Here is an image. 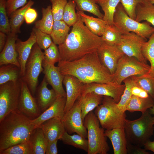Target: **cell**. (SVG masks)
Wrapping results in <instances>:
<instances>
[{"mask_svg": "<svg viewBox=\"0 0 154 154\" xmlns=\"http://www.w3.org/2000/svg\"><path fill=\"white\" fill-rule=\"evenodd\" d=\"M146 40L134 33L131 32L123 34L120 41L117 46L125 54L135 57L139 61L147 64V60L141 51L142 47Z\"/></svg>", "mask_w": 154, "mask_h": 154, "instance_id": "cell-12", "label": "cell"}, {"mask_svg": "<svg viewBox=\"0 0 154 154\" xmlns=\"http://www.w3.org/2000/svg\"><path fill=\"white\" fill-rule=\"evenodd\" d=\"M29 140L33 145L34 154H45L48 141L40 127L34 129Z\"/></svg>", "mask_w": 154, "mask_h": 154, "instance_id": "cell-29", "label": "cell"}, {"mask_svg": "<svg viewBox=\"0 0 154 154\" xmlns=\"http://www.w3.org/2000/svg\"><path fill=\"white\" fill-rule=\"evenodd\" d=\"M44 53L36 43L33 46L27 62L24 74L21 79L26 84L31 94L36 92L39 75L43 70Z\"/></svg>", "mask_w": 154, "mask_h": 154, "instance_id": "cell-9", "label": "cell"}, {"mask_svg": "<svg viewBox=\"0 0 154 154\" xmlns=\"http://www.w3.org/2000/svg\"><path fill=\"white\" fill-rule=\"evenodd\" d=\"M35 129L31 119L17 109L0 122V151L27 141Z\"/></svg>", "mask_w": 154, "mask_h": 154, "instance_id": "cell-3", "label": "cell"}, {"mask_svg": "<svg viewBox=\"0 0 154 154\" xmlns=\"http://www.w3.org/2000/svg\"><path fill=\"white\" fill-rule=\"evenodd\" d=\"M39 127L48 141L60 140L66 131L62 119L57 117L48 119Z\"/></svg>", "mask_w": 154, "mask_h": 154, "instance_id": "cell-21", "label": "cell"}, {"mask_svg": "<svg viewBox=\"0 0 154 154\" xmlns=\"http://www.w3.org/2000/svg\"><path fill=\"white\" fill-rule=\"evenodd\" d=\"M62 120L68 133L71 134L76 133L85 138H87V129L81 116V101L79 98L72 107L64 114Z\"/></svg>", "mask_w": 154, "mask_h": 154, "instance_id": "cell-11", "label": "cell"}, {"mask_svg": "<svg viewBox=\"0 0 154 154\" xmlns=\"http://www.w3.org/2000/svg\"><path fill=\"white\" fill-rule=\"evenodd\" d=\"M135 21L141 22L145 20L154 26V4L149 0H143L135 9Z\"/></svg>", "mask_w": 154, "mask_h": 154, "instance_id": "cell-26", "label": "cell"}, {"mask_svg": "<svg viewBox=\"0 0 154 154\" xmlns=\"http://www.w3.org/2000/svg\"><path fill=\"white\" fill-rule=\"evenodd\" d=\"M21 90L18 110L31 119L38 117L41 111L36 100L33 97L26 84L20 79Z\"/></svg>", "mask_w": 154, "mask_h": 154, "instance_id": "cell-14", "label": "cell"}, {"mask_svg": "<svg viewBox=\"0 0 154 154\" xmlns=\"http://www.w3.org/2000/svg\"><path fill=\"white\" fill-rule=\"evenodd\" d=\"M150 68V66L147 64L139 61L135 57L124 54L119 60L116 71L112 75V83L121 85L128 77L147 74Z\"/></svg>", "mask_w": 154, "mask_h": 154, "instance_id": "cell-8", "label": "cell"}, {"mask_svg": "<svg viewBox=\"0 0 154 154\" xmlns=\"http://www.w3.org/2000/svg\"><path fill=\"white\" fill-rule=\"evenodd\" d=\"M42 66L44 77L48 84L52 87L57 97H66V93L62 85L64 76L61 72L58 66L50 64L43 60Z\"/></svg>", "mask_w": 154, "mask_h": 154, "instance_id": "cell-16", "label": "cell"}, {"mask_svg": "<svg viewBox=\"0 0 154 154\" xmlns=\"http://www.w3.org/2000/svg\"><path fill=\"white\" fill-rule=\"evenodd\" d=\"M34 3L33 1L29 0L25 5L16 10L10 15L9 21L11 33L15 34L21 33L20 29L25 20V13Z\"/></svg>", "mask_w": 154, "mask_h": 154, "instance_id": "cell-27", "label": "cell"}, {"mask_svg": "<svg viewBox=\"0 0 154 154\" xmlns=\"http://www.w3.org/2000/svg\"><path fill=\"white\" fill-rule=\"evenodd\" d=\"M127 152L128 154H149L150 153L144 148L139 146L132 144L127 141Z\"/></svg>", "mask_w": 154, "mask_h": 154, "instance_id": "cell-48", "label": "cell"}, {"mask_svg": "<svg viewBox=\"0 0 154 154\" xmlns=\"http://www.w3.org/2000/svg\"><path fill=\"white\" fill-rule=\"evenodd\" d=\"M105 136L111 142L114 154H127V140L124 127L105 129Z\"/></svg>", "mask_w": 154, "mask_h": 154, "instance_id": "cell-22", "label": "cell"}, {"mask_svg": "<svg viewBox=\"0 0 154 154\" xmlns=\"http://www.w3.org/2000/svg\"><path fill=\"white\" fill-rule=\"evenodd\" d=\"M44 60L51 65H54L56 63L61 61L59 51L57 45L53 42L43 52Z\"/></svg>", "mask_w": 154, "mask_h": 154, "instance_id": "cell-42", "label": "cell"}, {"mask_svg": "<svg viewBox=\"0 0 154 154\" xmlns=\"http://www.w3.org/2000/svg\"><path fill=\"white\" fill-rule=\"evenodd\" d=\"M143 146L146 150L151 151L154 153V141L148 140L145 143Z\"/></svg>", "mask_w": 154, "mask_h": 154, "instance_id": "cell-53", "label": "cell"}, {"mask_svg": "<svg viewBox=\"0 0 154 154\" xmlns=\"http://www.w3.org/2000/svg\"><path fill=\"white\" fill-rule=\"evenodd\" d=\"M52 4L51 10L54 21L62 20L67 0H50Z\"/></svg>", "mask_w": 154, "mask_h": 154, "instance_id": "cell-45", "label": "cell"}, {"mask_svg": "<svg viewBox=\"0 0 154 154\" xmlns=\"http://www.w3.org/2000/svg\"><path fill=\"white\" fill-rule=\"evenodd\" d=\"M95 114L105 129L124 127L125 112L119 109L117 103L110 97L103 96L102 104L96 108Z\"/></svg>", "mask_w": 154, "mask_h": 154, "instance_id": "cell-5", "label": "cell"}, {"mask_svg": "<svg viewBox=\"0 0 154 154\" xmlns=\"http://www.w3.org/2000/svg\"><path fill=\"white\" fill-rule=\"evenodd\" d=\"M58 66L63 75L74 76L84 84L112 83L113 75L102 64L97 51L74 60L60 61Z\"/></svg>", "mask_w": 154, "mask_h": 154, "instance_id": "cell-2", "label": "cell"}, {"mask_svg": "<svg viewBox=\"0 0 154 154\" xmlns=\"http://www.w3.org/2000/svg\"><path fill=\"white\" fill-rule=\"evenodd\" d=\"M150 2L154 4V0H149Z\"/></svg>", "mask_w": 154, "mask_h": 154, "instance_id": "cell-55", "label": "cell"}, {"mask_svg": "<svg viewBox=\"0 0 154 154\" xmlns=\"http://www.w3.org/2000/svg\"><path fill=\"white\" fill-rule=\"evenodd\" d=\"M122 34L114 24H107L101 37L103 42L111 45L117 46L120 42Z\"/></svg>", "mask_w": 154, "mask_h": 154, "instance_id": "cell-35", "label": "cell"}, {"mask_svg": "<svg viewBox=\"0 0 154 154\" xmlns=\"http://www.w3.org/2000/svg\"><path fill=\"white\" fill-rule=\"evenodd\" d=\"M21 78L20 67L11 64L0 66V85L10 81L16 82Z\"/></svg>", "mask_w": 154, "mask_h": 154, "instance_id": "cell-28", "label": "cell"}, {"mask_svg": "<svg viewBox=\"0 0 154 154\" xmlns=\"http://www.w3.org/2000/svg\"><path fill=\"white\" fill-rule=\"evenodd\" d=\"M18 37L17 34L11 33L7 35L6 43L0 52V66L11 64L20 68L18 59V54L15 47V43Z\"/></svg>", "mask_w": 154, "mask_h": 154, "instance_id": "cell-20", "label": "cell"}, {"mask_svg": "<svg viewBox=\"0 0 154 154\" xmlns=\"http://www.w3.org/2000/svg\"><path fill=\"white\" fill-rule=\"evenodd\" d=\"M104 12L103 19L108 25L114 24L113 18L116 8L120 0H95Z\"/></svg>", "mask_w": 154, "mask_h": 154, "instance_id": "cell-33", "label": "cell"}, {"mask_svg": "<svg viewBox=\"0 0 154 154\" xmlns=\"http://www.w3.org/2000/svg\"><path fill=\"white\" fill-rule=\"evenodd\" d=\"M84 123L88 132V154H107L110 148L105 135V129L95 113L92 111L89 112L85 117Z\"/></svg>", "mask_w": 154, "mask_h": 154, "instance_id": "cell-6", "label": "cell"}, {"mask_svg": "<svg viewBox=\"0 0 154 154\" xmlns=\"http://www.w3.org/2000/svg\"><path fill=\"white\" fill-rule=\"evenodd\" d=\"M113 22L122 34L133 32L147 39L154 33V27L149 22H139L130 17L120 3L115 11Z\"/></svg>", "mask_w": 154, "mask_h": 154, "instance_id": "cell-7", "label": "cell"}, {"mask_svg": "<svg viewBox=\"0 0 154 154\" xmlns=\"http://www.w3.org/2000/svg\"><path fill=\"white\" fill-rule=\"evenodd\" d=\"M27 0H6L7 12L9 17L17 9L25 5Z\"/></svg>", "mask_w": 154, "mask_h": 154, "instance_id": "cell-47", "label": "cell"}, {"mask_svg": "<svg viewBox=\"0 0 154 154\" xmlns=\"http://www.w3.org/2000/svg\"><path fill=\"white\" fill-rule=\"evenodd\" d=\"M154 105V100L150 96L142 98L132 95L126 110L131 112L139 111L143 113Z\"/></svg>", "mask_w": 154, "mask_h": 154, "instance_id": "cell-31", "label": "cell"}, {"mask_svg": "<svg viewBox=\"0 0 154 154\" xmlns=\"http://www.w3.org/2000/svg\"><path fill=\"white\" fill-rule=\"evenodd\" d=\"M58 140L48 141L46 147L45 154H57L58 153L57 148Z\"/></svg>", "mask_w": 154, "mask_h": 154, "instance_id": "cell-51", "label": "cell"}, {"mask_svg": "<svg viewBox=\"0 0 154 154\" xmlns=\"http://www.w3.org/2000/svg\"><path fill=\"white\" fill-rule=\"evenodd\" d=\"M7 35L5 33L0 31V52L3 49L6 42Z\"/></svg>", "mask_w": 154, "mask_h": 154, "instance_id": "cell-52", "label": "cell"}, {"mask_svg": "<svg viewBox=\"0 0 154 154\" xmlns=\"http://www.w3.org/2000/svg\"><path fill=\"white\" fill-rule=\"evenodd\" d=\"M143 0H120V3L128 16L135 20V9L137 5Z\"/></svg>", "mask_w": 154, "mask_h": 154, "instance_id": "cell-46", "label": "cell"}, {"mask_svg": "<svg viewBox=\"0 0 154 154\" xmlns=\"http://www.w3.org/2000/svg\"><path fill=\"white\" fill-rule=\"evenodd\" d=\"M142 114L134 120L126 119L124 126L127 141L141 147L149 140L154 130L153 117L149 109Z\"/></svg>", "mask_w": 154, "mask_h": 154, "instance_id": "cell-4", "label": "cell"}, {"mask_svg": "<svg viewBox=\"0 0 154 154\" xmlns=\"http://www.w3.org/2000/svg\"><path fill=\"white\" fill-rule=\"evenodd\" d=\"M149 110L150 113L151 114V115H153L154 116L153 117V120L154 127V105H153L151 107L149 108Z\"/></svg>", "mask_w": 154, "mask_h": 154, "instance_id": "cell-54", "label": "cell"}, {"mask_svg": "<svg viewBox=\"0 0 154 154\" xmlns=\"http://www.w3.org/2000/svg\"><path fill=\"white\" fill-rule=\"evenodd\" d=\"M77 12L83 22L91 32L99 36H102L107 24L103 19L88 15L83 11H78Z\"/></svg>", "mask_w": 154, "mask_h": 154, "instance_id": "cell-25", "label": "cell"}, {"mask_svg": "<svg viewBox=\"0 0 154 154\" xmlns=\"http://www.w3.org/2000/svg\"><path fill=\"white\" fill-rule=\"evenodd\" d=\"M48 83L44 77L40 85L37 87V101L41 111L43 112L55 102L57 96L54 90L49 89Z\"/></svg>", "mask_w": 154, "mask_h": 154, "instance_id": "cell-23", "label": "cell"}, {"mask_svg": "<svg viewBox=\"0 0 154 154\" xmlns=\"http://www.w3.org/2000/svg\"><path fill=\"white\" fill-rule=\"evenodd\" d=\"M66 97H58L54 103L37 118L31 119L35 129L45 121L54 117L62 119L64 114Z\"/></svg>", "mask_w": 154, "mask_h": 154, "instance_id": "cell-18", "label": "cell"}, {"mask_svg": "<svg viewBox=\"0 0 154 154\" xmlns=\"http://www.w3.org/2000/svg\"><path fill=\"white\" fill-rule=\"evenodd\" d=\"M20 80L0 85V122L10 113L18 108L21 90Z\"/></svg>", "mask_w": 154, "mask_h": 154, "instance_id": "cell-10", "label": "cell"}, {"mask_svg": "<svg viewBox=\"0 0 154 154\" xmlns=\"http://www.w3.org/2000/svg\"><path fill=\"white\" fill-rule=\"evenodd\" d=\"M42 18L35 23V27L42 32L50 35L52 31L54 20L51 10V6L48 5L41 9Z\"/></svg>", "mask_w": 154, "mask_h": 154, "instance_id": "cell-30", "label": "cell"}, {"mask_svg": "<svg viewBox=\"0 0 154 154\" xmlns=\"http://www.w3.org/2000/svg\"><path fill=\"white\" fill-rule=\"evenodd\" d=\"M36 43L35 35L32 30L29 38L25 41L18 38L15 47L18 54V60L20 65L21 77L23 76L27 62L34 45Z\"/></svg>", "mask_w": 154, "mask_h": 154, "instance_id": "cell-19", "label": "cell"}, {"mask_svg": "<svg viewBox=\"0 0 154 154\" xmlns=\"http://www.w3.org/2000/svg\"><path fill=\"white\" fill-rule=\"evenodd\" d=\"M37 16V13L36 10L31 7H30L25 13V20L27 24H31L35 21Z\"/></svg>", "mask_w": 154, "mask_h": 154, "instance_id": "cell-49", "label": "cell"}, {"mask_svg": "<svg viewBox=\"0 0 154 154\" xmlns=\"http://www.w3.org/2000/svg\"><path fill=\"white\" fill-rule=\"evenodd\" d=\"M63 83L66 88V96L65 113L81 96L84 84L75 77L69 75L64 76Z\"/></svg>", "mask_w": 154, "mask_h": 154, "instance_id": "cell-17", "label": "cell"}, {"mask_svg": "<svg viewBox=\"0 0 154 154\" xmlns=\"http://www.w3.org/2000/svg\"><path fill=\"white\" fill-rule=\"evenodd\" d=\"M125 88L124 84L117 85L112 83L96 82L84 84L81 96H84L88 93H93L103 96L110 97L117 103L121 99Z\"/></svg>", "mask_w": 154, "mask_h": 154, "instance_id": "cell-13", "label": "cell"}, {"mask_svg": "<svg viewBox=\"0 0 154 154\" xmlns=\"http://www.w3.org/2000/svg\"><path fill=\"white\" fill-rule=\"evenodd\" d=\"M97 52L101 62L112 75L114 73L119 60L125 54L117 46L104 42Z\"/></svg>", "mask_w": 154, "mask_h": 154, "instance_id": "cell-15", "label": "cell"}, {"mask_svg": "<svg viewBox=\"0 0 154 154\" xmlns=\"http://www.w3.org/2000/svg\"><path fill=\"white\" fill-rule=\"evenodd\" d=\"M148 41L143 44L141 49L142 54L150 64V68L147 74L154 76V33H153Z\"/></svg>", "mask_w": 154, "mask_h": 154, "instance_id": "cell-37", "label": "cell"}, {"mask_svg": "<svg viewBox=\"0 0 154 154\" xmlns=\"http://www.w3.org/2000/svg\"><path fill=\"white\" fill-rule=\"evenodd\" d=\"M131 77L135 85L146 91L154 100V76L146 74Z\"/></svg>", "mask_w": 154, "mask_h": 154, "instance_id": "cell-36", "label": "cell"}, {"mask_svg": "<svg viewBox=\"0 0 154 154\" xmlns=\"http://www.w3.org/2000/svg\"><path fill=\"white\" fill-rule=\"evenodd\" d=\"M123 82L125 88L120 101L117 103V105L119 109L125 112L126 107L133 95L131 92V88L135 85L131 77L126 78Z\"/></svg>", "mask_w": 154, "mask_h": 154, "instance_id": "cell-41", "label": "cell"}, {"mask_svg": "<svg viewBox=\"0 0 154 154\" xmlns=\"http://www.w3.org/2000/svg\"><path fill=\"white\" fill-rule=\"evenodd\" d=\"M0 154H34L33 145L29 140L0 151Z\"/></svg>", "mask_w": 154, "mask_h": 154, "instance_id": "cell-39", "label": "cell"}, {"mask_svg": "<svg viewBox=\"0 0 154 154\" xmlns=\"http://www.w3.org/2000/svg\"><path fill=\"white\" fill-rule=\"evenodd\" d=\"M60 140L64 144L73 146L87 152L88 151V140L78 134L72 135L66 131Z\"/></svg>", "mask_w": 154, "mask_h": 154, "instance_id": "cell-34", "label": "cell"}, {"mask_svg": "<svg viewBox=\"0 0 154 154\" xmlns=\"http://www.w3.org/2000/svg\"><path fill=\"white\" fill-rule=\"evenodd\" d=\"M79 98L81 101V116L84 121L88 114L102 103L103 96L90 92Z\"/></svg>", "mask_w": 154, "mask_h": 154, "instance_id": "cell-24", "label": "cell"}, {"mask_svg": "<svg viewBox=\"0 0 154 154\" xmlns=\"http://www.w3.org/2000/svg\"><path fill=\"white\" fill-rule=\"evenodd\" d=\"M6 6V0H0V31L7 35L11 30Z\"/></svg>", "mask_w": 154, "mask_h": 154, "instance_id": "cell-43", "label": "cell"}, {"mask_svg": "<svg viewBox=\"0 0 154 154\" xmlns=\"http://www.w3.org/2000/svg\"><path fill=\"white\" fill-rule=\"evenodd\" d=\"M78 20L64 42L58 46L61 61H70L96 51L103 42L100 36L91 32L77 12Z\"/></svg>", "mask_w": 154, "mask_h": 154, "instance_id": "cell-1", "label": "cell"}, {"mask_svg": "<svg viewBox=\"0 0 154 154\" xmlns=\"http://www.w3.org/2000/svg\"><path fill=\"white\" fill-rule=\"evenodd\" d=\"M131 92L133 95L142 98H147L150 96L143 89L135 85L131 88Z\"/></svg>", "mask_w": 154, "mask_h": 154, "instance_id": "cell-50", "label": "cell"}, {"mask_svg": "<svg viewBox=\"0 0 154 154\" xmlns=\"http://www.w3.org/2000/svg\"><path fill=\"white\" fill-rule=\"evenodd\" d=\"M70 27L62 20L54 21L50 35L53 42L58 45L62 43L68 34Z\"/></svg>", "mask_w": 154, "mask_h": 154, "instance_id": "cell-32", "label": "cell"}, {"mask_svg": "<svg viewBox=\"0 0 154 154\" xmlns=\"http://www.w3.org/2000/svg\"><path fill=\"white\" fill-rule=\"evenodd\" d=\"M76 4L73 0H69L65 7L62 20L69 27L73 26L77 22L78 15L75 9Z\"/></svg>", "mask_w": 154, "mask_h": 154, "instance_id": "cell-40", "label": "cell"}, {"mask_svg": "<svg viewBox=\"0 0 154 154\" xmlns=\"http://www.w3.org/2000/svg\"><path fill=\"white\" fill-rule=\"evenodd\" d=\"M76 4L78 11H87L103 19L104 15L100 11L99 7L95 0H73Z\"/></svg>", "mask_w": 154, "mask_h": 154, "instance_id": "cell-38", "label": "cell"}, {"mask_svg": "<svg viewBox=\"0 0 154 154\" xmlns=\"http://www.w3.org/2000/svg\"><path fill=\"white\" fill-rule=\"evenodd\" d=\"M32 30L35 35L36 43L41 49H46L53 42L50 35L44 33L35 27Z\"/></svg>", "mask_w": 154, "mask_h": 154, "instance_id": "cell-44", "label": "cell"}]
</instances>
